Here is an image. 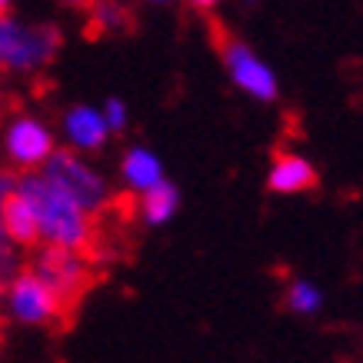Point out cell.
I'll list each match as a JSON object with an SVG mask.
<instances>
[{
	"label": "cell",
	"instance_id": "6da1fadb",
	"mask_svg": "<svg viewBox=\"0 0 363 363\" xmlns=\"http://www.w3.org/2000/svg\"><path fill=\"white\" fill-rule=\"evenodd\" d=\"M17 194L30 200L33 213H37L40 243L74 247V250H87L94 243V213H87L67 190L47 180L40 170L17 177Z\"/></svg>",
	"mask_w": 363,
	"mask_h": 363
},
{
	"label": "cell",
	"instance_id": "7a4b0ae2",
	"mask_svg": "<svg viewBox=\"0 0 363 363\" xmlns=\"http://www.w3.org/2000/svg\"><path fill=\"white\" fill-rule=\"evenodd\" d=\"M60 30L54 23H30L13 13H0V70L30 77L54 64L60 54Z\"/></svg>",
	"mask_w": 363,
	"mask_h": 363
},
{
	"label": "cell",
	"instance_id": "3957f363",
	"mask_svg": "<svg viewBox=\"0 0 363 363\" xmlns=\"http://www.w3.org/2000/svg\"><path fill=\"white\" fill-rule=\"evenodd\" d=\"M40 174H44L47 180H54L60 190H67V194L77 200L87 213H94V217L111 207V184H107V177L87 160V154H77V150H70V147H64V150L57 147L54 154H50V160L40 167Z\"/></svg>",
	"mask_w": 363,
	"mask_h": 363
},
{
	"label": "cell",
	"instance_id": "277c9868",
	"mask_svg": "<svg viewBox=\"0 0 363 363\" xmlns=\"http://www.w3.org/2000/svg\"><path fill=\"white\" fill-rule=\"evenodd\" d=\"M4 313H7L11 323H21V327H54L70 310L27 267V270H17L13 277H7V286H4Z\"/></svg>",
	"mask_w": 363,
	"mask_h": 363
},
{
	"label": "cell",
	"instance_id": "5b68a950",
	"mask_svg": "<svg viewBox=\"0 0 363 363\" xmlns=\"http://www.w3.org/2000/svg\"><path fill=\"white\" fill-rule=\"evenodd\" d=\"M30 270L64 300L67 310L77 307L80 297L87 294V286L94 284V267L84 257V250H74V247L40 243V250L33 253Z\"/></svg>",
	"mask_w": 363,
	"mask_h": 363
},
{
	"label": "cell",
	"instance_id": "8992f818",
	"mask_svg": "<svg viewBox=\"0 0 363 363\" xmlns=\"http://www.w3.org/2000/svg\"><path fill=\"white\" fill-rule=\"evenodd\" d=\"M0 150L11 167L30 174L50 160V154L57 150V133L50 130V123L33 113H13L0 130Z\"/></svg>",
	"mask_w": 363,
	"mask_h": 363
},
{
	"label": "cell",
	"instance_id": "52a82bcc",
	"mask_svg": "<svg viewBox=\"0 0 363 363\" xmlns=\"http://www.w3.org/2000/svg\"><path fill=\"white\" fill-rule=\"evenodd\" d=\"M220 60H223V70H227V80L240 90L243 97L257 100V104H274L280 97V77H277V70L247 40H237V37L223 40Z\"/></svg>",
	"mask_w": 363,
	"mask_h": 363
},
{
	"label": "cell",
	"instance_id": "ba28073f",
	"mask_svg": "<svg viewBox=\"0 0 363 363\" xmlns=\"http://www.w3.org/2000/svg\"><path fill=\"white\" fill-rule=\"evenodd\" d=\"M60 137H64V147L77 150V154H97L107 147L113 133L104 121V111L94 107V104H74L67 107L64 117H60Z\"/></svg>",
	"mask_w": 363,
	"mask_h": 363
},
{
	"label": "cell",
	"instance_id": "9c48e42d",
	"mask_svg": "<svg viewBox=\"0 0 363 363\" xmlns=\"http://www.w3.org/2000/svg\"><path fill=\"white\" fill-rule=\"evenodd\" d=\"M267 187L274 194H307L317 187V167L297 150H284L274 157V164L267 170Z\"/></svg>",
	"mask_w": 363,
	"mask_h": 363
},
{
	"label": "cell",
	"instance_id": "30bf717a",
	"mask_svg": "<svg viewBox=\"0 0 363 363\" xmlns=\"http://www.w3.org/2000/svg\"><path fill=\"white\" fill-rule=\"evenodd\" d=\"M164 177V160L150 150V147H130L121 157V184L130 194H143V190L157 187Z\"/></svg>",
	"mask_w": 363,
	"mask_h": 363
},
{
	"label": "cell",
	"instance_id": "8fae6325",
	"mask_svg": "<svg viewBox=\"0 0 363 363\" xmlns=\"http://www.w3.org/2000/svg\"><path fill=\"white\" fill-rule=\"evenodd\" d=\"M180 210V194L170 180H160L157 187L137 194V217H140L143 227H167V223L177 217Z\"/></svg>",
	"mask_w": 363,
	"mask_h": 363
},
{
	"label": "cell",
	"instance_id": "7c38bea8",
	"mask_svg": "<svg viewBox=\"0 0 363 363\" xmlns=\"http://www.w3.org/2000/svg\"><path fill=\"white\" fill-rule=\"evenodd\" d=\"M0 227H4V233H7V237H11L21 250H27V247H37V243H40L37 213H33L30 200L23 197V194H13V197L7 200V207H4V213H0Z\"/></svg>",
	"mask_w": 363,
	"mask_h": 363
},
{
	"label": "cell",
	"instance_id": "4fadbf2b",
	"mask_svg": "<svg viewBox=\"0 0 363 363\" xmlns=\"http://www.w3.org/2000/svg\"><path fill=\"white\" fill-rule=\"evenodd\" d=\"M284 303L297 317H313V313L323 310V290L307 277H294L284 290Z\"/></svg>",
	"mask_w": 363,
	"mask_h": 363
},
{
	"label": "cell",
	"instance_id": "5bb4252c",
	"mask_svg": "<svg viewBox=\"0 0 363 363\" xmlns=\"http://www.w3.org/2000/svg\"><path fill=\"white\" fill-rule=\"evenodd\" d=\"M90 27L100 33H121L130 27V11L123 0H90Z\"/></svg>",
	"mask_w": 363,
	"mask_h": 363
},
{
	"label": "cell",
	"instance_id": "9a60e30c",
	"mask_svg": "<svg viewBox=\"0 0 363 363\" xmlns=\"http://www.w3.org/2000/svg\"><path fill=\"white\" fill-rule=\"evenodd\" d=\"M100 111H104V121H107L111 133H123L130 127V107H127L121 97H107Z\"/></svg>",
	"mask_w": 363,
	"mask_h": 363
},
{
	"label": "cell",
	"instance_id": "2e32d148",
	"mask_svg": "<svg viewBox=\"0 0 363 363\" xmlns=\"http://www.w3.org/2000/svg\"><path fill=\"white\" fill-rule=\"evenodd\" d=\"M21 270V247L4 233V227H0V277L7 280V277H13Z\"/></svg>",
	"mask_w": 363,
	"mask_h": 363
},
{
	"label": "cell",
	"instance_id": "e0dca14e",
	"mask_svg": "<svg viewBox=\"0 0 363 363\" xmlns=\"http://www.w3.org/2000/svg\"><path fill=\"white\" fill-rule=\"evenodd\" d=\"M17 194V177L11 174V170H0V213H4V207H7V200Z\"/></svg>",
	"mask_w": 363,
	"mask_h": 363
},
{
	"label": "cell",
	"instance_id": "ac0fdd59",
	"mask_svg": "<svg viewBox=\"0 0 363 363\" xmlns=\"http://www.w3.org/2000/svg\"><path fill=\"white\" fill-rule=\"evenodd\" d=\"M187 4L194 7V11H200V13H210V11H217L223 0H187Z\"/></svg>",
	"mask_w": 363,
	"mask_h": 363
},
{
	"label": "cell",
	"instance_id": "d6986e66",
	"mask_svg": "<svg viewBox=\"0 0 363 363\" xmlns=\"http://www.w3.org/2000/svg\"><path fill=\"white\" fill-rule=\"evenodd\" d=\"M147 4H154V7H174V4H180V0H147Z\"/></svg>",
	"mask_w": 363,
	"mask_h": 363
},
{
	"label": "cell",
	"instance_id": "ffe728a7",
	"mask_svg": "<svg viewBox=\"0 0 363 363\" xmlns=\"http://www.w3.org/2000/svg\"><path fill=\"white\" fill-rule=\"evenodd\" d=\"M60 4H64V7H84L87 0H60Z\"/></svg>",
	"mask_w": 363,
	"mask_h": 363
},
{
	"label": "cell",
	"instance_id": "44dd1931",
	"mask_svg": "<svg viewBox=\"0 0 363 363\" xmlns=\"http://www.w3.org/2000/svg\"><path fill=\"white\" fill-rule=\"evenodd\" d=\"M11 7H13V0H0V13H11Z\"/></svg>",
	"mask_w": 363,
	"mask_h": 363
},
{
	"label": "cell",
	"instance_id": "7402d4cb",
	"mask_svg": "<svg viewBox=\"0 0 363 363\" xmlns=\"http://www.w3.org/2000/svg\"><path fill=\"white\" fill-rule=\"evenodd\" d=\"M4 286H7V280L0 277V313H4Z\"/></svg>",
	"mask_w": 363,
	"mask_h": 363
}]
</instances>
